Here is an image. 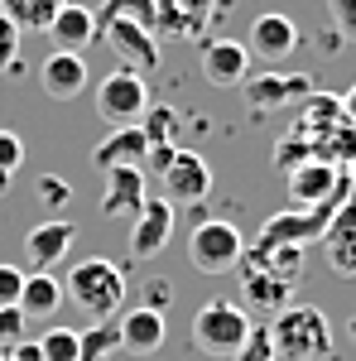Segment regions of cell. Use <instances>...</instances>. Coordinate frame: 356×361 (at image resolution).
Here are the masks:
<instances>
[{
	"mask_svg": "<svg viewBox=\"0 0 356 361\" xmlns=\"http://www.w3.org/2000/svg\"><path fill=\"white\" fill-rule=\"evenodd\" d=\"M318 92V82L308 78V73H255L241 82V97H246V106L255 116L265 111H284V106H294V102H308Z\"/></svg>",
	"mask_w": 356,
	"mask_h": 361,
	"instance_id": "8",
	"label": "cell"
},
{
	"mask_svg": "<svg viewBox=\"0 0 356 361\" xmlns=\"http://www.w3.org/2000/svg\"><path fill=\"white\" fill-rule=\"evenodd\" d=\"M145 294H149L145 308H159V313H164V304H168V284H164V279H149V284H145Z\"/></svg>",
	"mask_w": 356,
	"mask_h": 361,
	"instance_id": "36",
	"label": "cell"
},
{
	"mask_svg": "<svg viewBox=\"0 0 356 361\" xmlns=\"http://www.w3.org/2000/svg\"><path fill=\"white\" fill-rule=\"evenodd\" d=\"M173 236V207L164 197H145L130 226V260H154Z\"/></svg>",
	"mask_w": 356,
	"mask_h": 361,
	"instance_id": "13",
	"label": "cell"
},
{
	"mask_svg": "<svg viewBox=\"0 0 356 361\" xmlns=\"http://www.w3.org/2000/svg\"><path fill=\"white\" fill-rule=\"evenodd\" d=\"M332 202H337V197H332ZM332 202H323V207H284V212L265 217V226H260V236H255V246H250V250L260 255V250L308 246V241H318V236L328 231Z\"/></svg>",
	"mask_w": 356,
	"mask_h": 361,
	"instance_id": "5",
	"label": "cell"
},
{
	"mask_svg": "<svg viewBox=\"0 0 356 361\" xmlns=\"http://www.w3.org/2000/svg\"><path fill=\"white\" fill-rule=\"evenodd\" d=\"M188 260H192V270H202V275H226V270H236L246 260V236L231 222H221V217H207V222L192 226Z\"/></svg>",
	"mask_w": 356,
	"mask_h": 361,
	"instance_id": "4",
	"label": "cell"
},
{
	"mask_svg": "<svg viewBox=\"0 0 356 361\" xmlns=\"http://www.w3.org/2000/svg\"><path fill=\"white\" fill-rule=\"evenodd\" d=\"M78 241V226L68 222V217H49V222H39L34 231L25 236V275H54V265L73 250Z\"/></svg>",
	"mask_w": 356,
	"mask_h": 361,
	"instance_id": "10",
	"label": "cell"
},
{
	"mask_svg": "<svg viewBox=\"0 0 356 361\" xmlns=\"http://www.w3.org/2000/svg\"><path fill=\"white\" fill-rule=\"evenodd\" d=\"M299 49V25L279 10H265L255 25H250V49L246 54L265 58V63H284V58Z\"/></svg>",
	"mask_w": 356,
	"mask_h": 361,
	"instance_id": "15",
	"label": "cell"
},
{
	"mask_svg": "<svg viewBox=\"0 0 356 361\" xmlns=\"http://www.w3.org/2000/svg\"><path fill=\"white\" fill-rule=\"evenodd\" d=\"M49 39H54V49H63V54H82L87 44L97 39V20H92V10L68 0V5L54 15V25H49Z\"/></svg>",
	"mask_w": 356,
	"mask_h": 361,
	"instance_id": "21",
	"label": "cell"
},
{
	"mask_svg": "<svg viewBox=\"0 0 356 361\" xmlns=\"http://www.w3.org/2000/svg\"><path fill=\"white\" fill-rule=\"evenodd\" d=\"M250 333V313L231 299H212L192 313V328H188V342L197 357H217V361H231V352L246 342Z\"/></svg>",
	"mask_w": 356,
	"mask_h": 361,
	"instance_id": "3",
	"label": "cell"
},
{
	"mask_svg": "<svg viewBox=\"0 0 356 361\" xmlns=\"http://www.w3.org/2000/svg\"><path fill=\"white\" fill-rule=\"evenodd\" d=\"M116 328H121V352H130V357H154L164 347V313L159 308L135 304Z\"/></svg>",
	"mask_w": 356,
	"mask_h": 361,
	"instance_id": "18",
	"label": "cell"
},
{
	"mask_svg": "<svg viewBox=\"0 0 356 361\" xmlns=\"http://www.w3.org/2000/svg\"><path fill=\"white\" fill-rule=\"evenodd\" d=\"M20 337H29V318L15 304H5V308H0V352H10Z\"/></svg>",
	"mask_w": 356,
	"mask_h": 361,
	"instance_id": "30",
	"label": "cell"
},
{
	"mask_svg": "<svg viewBox=\"0 0 356 361\" xmlns=\"http://www.w3.org/2000/svg\"><path fill=\"white\" fill-rule=\"evenodd\" d=\"M159 183H164L168 207H197L202 197L212 193V169L192 149H168V159L159 164Z\"/></svg>",
	"mask_w": 356,
	"mask_h": 361,
	"instance_id": "7",
	"label": "cell"
},
{
	"mask_svg": "<svg viewBox=\"0 0 356 361\" xmlns=\"http://www.w3.org/2000/svg\"><path fill=\"white\" fill-rule=\"evenodd\" d=\"M121 352V328L116 318H102L97 328H82L78 333V361H111Z\"/></svg>",
	"mask_w": 356,
	"mask_h": 361,
	"instance_id": "24",
	"label": "cell"
},
{
	"mask_svg": "<svg viewBox=\"0 0 356 361\" xmlns=\"http://www.w3.org/2000/svg\"><path fill=\"white\" fill-rule=\"evenodd\" d=\"M328 265L337 275L356 279V231L352 236H328Z\"/></svg>",
	"mask_w": 356,
	"mask_h": 361,
	"instance_id": "29",
	"label": "cell"
},
{
	"mask_svg": "<svg viewBox=\"0 0 356 361\" xmlns=\"http://www.w3.org/2000/svg\"><path fill=\"white\" fill-rule=\"evenodd\" d=\"M145 159H149V135L140 126H111V135L92 145L97 169H145Z\"/></svg>",
	"mask_w": 356,
	"mask_h": 361,
	"instance_id": "14",
	"label": "cell"
},
{
	"mask_svg": "<svg viewBox=\"0 0 356 361\" xmlns=\"http://www.w3.org/2000/svg\"><path fill=\"white\" fill-rule=\"evenodd\" d=\"M87 63L82 54H63V49H54V54L39 63V87L54 97V102H73V97H82L87 92Z\"/></svg>",
	"mask_w": 356,
	"mask_h": 361,
	"instance_id": "16",
	"label": "cell"
},
{
	"mask_svg": "<svg viewBox=\"0 0 356 361\" xmlns=\"http://www.w3.org/2000/svg\"><path fill=\"white\" fill-rule=\"evenodd\" d=\"M217 0H154V39H202Z\"/></svg>",
	"mask_w": 356,
	"mask_h": 361,
	"instance_id": "11",
	"label": "cell"
},
{
	"mask_svg": "<svg viewBox=\"0 0 356 361\" xmlns=\"http://www.w3.org/2000/svg\"><path fill=\"white\" fill-rule=\"evenodd\" d=\"M347 333H352V337H356V318H352V323H347Z\"/></svg>",
	"mask_w": 356,
	"mask_h": 361,
	"instance_id": "37",
	"label": "cell"
},
{
	"mask_svg": "<svg viewBox=\"0 0 356 361\" xmlns=\"http://www.w3.org/2000/svg\"><path fill=\"white\" fill-rule=\"evenodd\" d=\"M63 5L68 0H0V15L20 34H49V25H54V15Z\"/></svg>",
	"mask_w": 356,
	"mask_h": 361,
	"instance_id": "23",
	"label": "cell"
},
{
	"mask_svg": "<svg viewBox=\"0 0 356 361\" xmlns=\"http://www.w3.org/2000/svg\"><path fill=\"white\" fill-rule=\"evenodd\" d=\"M145 169H106V193H102V217H135L145 202Z\"/></svg>",
	"mask_w": 356,
	"mask_h": 361,
	"instance_id": "20",
	"label": "cell"
},
{
	"mask_svg": "<svg viewBox=\"0 0 356 361\" xmlns=\"http://www.w3.org/2000/svg\"><path fill=\"white\" fill-rule=\"evenodd\" d=\"M97 39H106V49L121 58L130 73H140V78L159 68V39L145 25H135V20H102V25H97Z\"/></svg>",
	"mask_w": 356,
	"mask_h": 361,
	"instance_id": "9",
	"label": "cell"
},
{
	"mask_svg": "<svg viewBox=\"0 0 356 361\" xmlns=\"http://www.w3.org/2000/svg\"><path fill=\"white\" fill-rule=\"evenodd\" d=\"M231 361H279L274 357V342H270V328H265V323H250L246 342L231 352Z\"/></svg>",
	"mask_w": 356,
	"mask_h": 361,
	"instance_id": "26",
	"label": "cell"
},
{
	"mask_svg": "<svg viewBox=\"0 0 356 361\" xmlns=\"http://www.w3.org/2000/svg\"><path fill=\"white\" fill-rule=\"evenodd\" d=\"M125 270L121 265H111V260H102V255H87V260H78L73 270H68V279H63V299H73V304L82 308L87 318H116L121 313V304H125Z\"/></svg>",
	"mask_w": 356,
	"mask_h": 361,
	"instance_id": "2",
	"label": "cell"
},
{
	"mask_svg": "<svg viewBox=\"0 0 356 361\" xmlns=\"http://www.w3.org/2000/svg\"><path fill=\"white\" fill-rule=\"evenodd\" d=\"M328 15L337 25V39H356V0H328Z\"/></svg>",
	"mask_w": 356,
	"mask_h": 361,
	"instance_id": "32",
	"label": "cell"
},
{
	"mask_svg": "<svg viewBox=\"0 0 356 361\" xmlns=\"http://www.w3.org/2000/svg\"><path fill=\"white\" fill-rule=\"evenodd\" d=\"M270 342L279 361H328L332 357V323L323 308L313 304H289L274 313Z\"/></svg>",
	"mask_w": 356,
	"mask_h": 361,
	"instance_id": "1",
	"label": "cell"
},
{
	"mask_svg": "<svg viewBox=\"0 0 356 361\" xmlns=\"http://www.w3.org/2000/svg\"><path fill=\"white\" fill-rule=\"evenodd\" d=\"M68 197H73V188H68V183H58V178H44V183H39V202H44L49 212H54V207H63Z\"/></svg>",
	"mask_w": 356,
	"mask_h": 361,
	"instance_id": "34",
	"label": "cell"
},
{
	"mask_svg": "<svg viewBox=\"0 0 356 361\" xmlns=\"http://www.w3.org/2000/svg\"><path fill=\"white\" fill-rule=\"evenodd\" d=\"M246 265V260H241ZM246 304H255L260 313H279V308H289V294H294V279L289 275H279V270H270L265 260H250L246 265Z\"/></svg>",
	"mask_w": 356,
	"mask_h": 361,
	"instance_id": "17",
	"label": "cell"
},
{
	"mask_svg": "<svg viewBox=\"0 0 356 361\" xmlns=\"http://www.w3.org/2000/svg\"><path fill=\"white\" fill-rule=\"evenodd\" d=\"M20 164H25V140L15 130H0V193L10 188V178L20 173Z\"/></svg>",
	"mask_w": 356,
	"mask_h": 361,
	"instance_id": "28",
	"label": "cell"
},
{
	"mask_svg": "<svg viewBox=\"0 0 356 361\" xmlns=\"http://www.w3.org/2000/svg\"><path fill=\"white\" fill-rule=\"evenodd\" d=\"M197 73L212 87H241L250 78V54L236 39H207L197 49Z\"/></svg>",
	"mask_w": 356,
	"mask_h": 361,
	"instance_id": "12",
	"label": "cell"
},
{
	"mask_svg": "<svg viewBox=\"0 0 356 361\" xmlns=\"http://www.w3.org/2000/svg\"><path fill=\"white\" fill-rule=\"evenodd\" d=\"M25 289V265H0V308L15 304Z\"/></svg>",
	"mask_w": 356,
	"mask_h": 361,
	"instance_id": "33",
	"label": "cell"
},
{
	"mask_svg": "<svg viewBox=\"0 0 356 361\" xmlns=\"http://www.w3.org/2000/svg\"><path fill=\"white\" fill-rule=\"evenodd\" d=\"M10 361H44V352H39V342H34V337H20V342L10 347Z\"/></svg>",
	"mask_w": 356,
	"mask_h": 361,
	"instance_id": "35",
	"label": "cell"
},
{
	"mask_svg": "<svg viewBox=\"0 0 356 361\" xmlns=\"http://www.w3.org/2000/svg\"><path fill=\"white\" fill-rule=\"evenodd\" d=\"M140 361H154V357H140Z\"/></svg>",
	"mask_w": 356,
	"mask_h": 361,
	"instance_id": "39",
	"label": "cell"
},
{
	"mask_svg": "<svg viewBox=\"0 0 356 361\" xmlns=\"http://www.w3.org/2000/svg\"><path fill=\"white\" fill-rule=\"evenodd\" d=\"M0 361H10V352H0Z\"/></svg>",
	"mask_w": 356,
	"mask_h": 361,
	"instance_id": "38",
	"label": "cell"
},
{
	"mask_svg": "<svg viewBox=\"0 0 356 361\" xmlns=\"http://www.w3.org/2000/svg\"><path fill=\"white\" fill-rule=\"evenodd\" d=\"M342 188H347V183L337 178V169H332L328 159L299 164L294 178H289V193H294L299 207H323V202H332V197H342Z\"/></svg>",
	"mask_w": 356,
	"mask_h": 361,
	"instance_id": "19",
	"label": "cell"
},
{
	"mask_svg": "<svg viewBox=\"0 0 356 361\" xmlns=\"http://www.w3.org/2000/svg\"><path fill=\"white\" fill-rule=\"evenodd\" d=\"M39 352L44 361H78V328H54V333L39 337Z\"/></svg>",
	"mask_w": 356,
	"mask_h": 361,
	"instance_id": "27",
	"label": "cell"
},
{
	"mask_svg": "<svg viewBox=\"0 0 356 361\" xmlns=\"http://www.w3.org/2000/svg\"><path fill=\"white\" fill-rule=\"evenodd\" d=\"M92 20H97V25H102V20H135V25H145L154 34V0H106Z\"/></svg>",
	"mask_w": 356,
	"mask_h": 361,
	"instance_id": "25",
	"label": "cell"
},
{
	"mask_svg": "<svg viewBox=\"0 0 356 361\" xmlns=\"http://www.w3.org/2000/svg\"><path fill=\"white\" fill-rule=\"evenodd\" d=\"M63 304H68V299H63V284H58L54 275H25V289H20V299H15V308L25 313L29 323H49V318H58Z\"/></svg>",
	"mask_w": 356,
	"mask_h": 361,
	"instance_id": "22",
	"label": "cell"
},
{
	"mask_svg": "<svg viewBox=\"0 0 356 361\" xmlns=\"http://www.w3.org/2000/svg\"><path fill=\"white\" fill-rule=\"evenodd\" d=\"M149 106H154V102H149V87H145V78L130 73V68H116L111 78L97 82V111H102L106 126H140Z\"/></svg>",
	"mask_w": 356,
	"mask_h": 361,
	"instance_id": "6",
	"label": "cell"
},
{
	"mask_svg": "<svg viewBox=\"0 0 356 361\" xmlns=\"http://www.w3.org/2000/svg\"><path fill=\"white\" fill-rule=\"evenodd\" d=\"M15 58H20V29L0 15V73H15Z\"/></svg>",
	"mask_w": 356,
	"mask_h": 361,
	"instance_id": "31",
	"label": "cell"
}]
</instances>
